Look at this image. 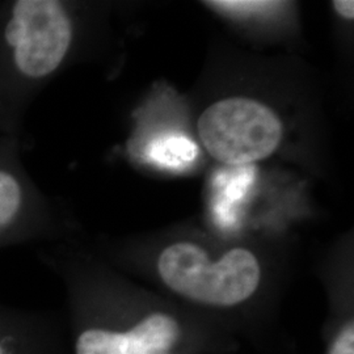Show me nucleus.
<instances>
[{
  "mask_svg": "<svg viewBox=\"0 0 354 354\" xmlns=\"http://www.w3.org/2000/svg\"><path fill=\"white\" fill-rule=\"evenodd\" d=\"M38 257L68 283L73 354H188L190 324L165 310L129 304L99 268L76 264L57 251Z\"/></svg>",
  "mask_w": 354,
  "mask_h": 354,
  "instance_id": "f257e3e1",
  "label": "nucleus"
},
{
  "mask_svg": "<svg viewBox=\"0 0 354 354\" xmlns=\"http://www.w3.org/2000/svg\"><path fill=\"white\" fill-rule=\"evenodd\" d=\"M79 26L61 0H0V134H23L41 89L75 49Z\"/></svg>",
  "mask_w": 354,
  "mask_h": 354,
  "instance_id": "f03ea898",
  "label": "nucleus"
},
{
  "mask_svg": "<svg viewBox=\"0 0 354 354\" xmlns=\"http://www.w3.org/2000/svg\"><path fill=\"white\" fill-rule=\"evenodd\" d=\"M165 286L190 304L230 310L250 301L261 283L263 269L254 253L235 247L218 259L193 241L167 245L158 257Z\"/></svg>",
  "mask_w": 354,
  "mask_h": 354,
  "instance_id": "7ed1b4c3",
  "label": "nucleus"
},
{
  "mask_svg": "<svg viewBox=\"0 0 354 354\" xmlns=\"http://www.w3.org/2000/svg\"><path fill=\"white\" fill-rule=\"evenodd\" d=\"M198 134L207 152L221 163L245 165L277 150L283 127L263 102L228 97L212 104L198 120Z\"/></svg>",
  "mask_w": 354,
  "mask_h": 354,
  "instance_id": "20e7f679",
  "label": "nucleus"
},
{
  "mask_svg": "<svg viewBox=\"0 0 354 354\" xmlns=\"http://www.w3.org/2000/svg\"><path fill=\"white\" fill-rule=\"evenodd\" d=\"M54 206L24 162L23 134H0V251L53 239Z\"/></svg>",
  "mask_w": 354,
  "mask_h": 354,
  "instance_id": "39448f33",
  "label": "nucleus"
},
{
  "mask_svg": "<svg viewBox=\"0 0 354 354\" xmlns=\"http://www.w3.org/2000/svg\"><path fill=\"white\" fill-rule=\"evenodd\" d=\"M0 354H64V335L51 314L0 302Z\"/></svg>",
  "mask_w": 354,
  "mask_h": 354,
  "instance_id": "423d86ee",
  "label": "nucleus"
},
{
  "mask_svg": "<svg viewBox=\"0 0 354 354\" xmlns=\"http://www.w3.org/2000/svg\"><path fill=\"white\" fill-rule=\"evenodd\" d=\"M147 155L158 165L181 167L193 162L197 146L183 136H168L153 140L147 149Z\"/></svg>",
  "mask_w": 354,
  "mask_h": 354,
  "instance_id": "0eeeda50",
  "label": "nucleus"
},
{
  "mask_svg": "<svg viewBox=\"0 0 354 354\" xmlns=\"http://www.w3.org/2000/svg\"><path fill=\"white\" fill-rule=\"evenodd\" d=\"M205 4L212 6L215 10L235 15H256L274 11L282 6L281 1H264V0H221V1H206Z\"/></svg>",
  "mask_w": 354,
  "mask_h": 354,
  "instance_id": "6e6552de",
  "label": "nucleus"
},
{
  "mask_svg": "<svg viewBox=\"0 0 354 354\" xmlns=\"http://www.w3.org/2000/svg\"><path fill=\"white\" fill-rule=\"evenodd\" d=\"M327 354H354V322L352 317L342 322L332 335Z\"/></svg>",
  "mask_w": 354,
  "mask_h": 354,
  "instance_id": "1a4fd4ad",
  "label": "nucleus"
},
{
  "mask_svg": "<svg viewBox=\"0 0 354 354\" xmlns=\"http://www.w3.org/2000/svg\"><path fill=\"white\" fill-rule=\"evenodd\" d=\"M333 10L339 16H342L345 20H353L354 19V1L353 0H335Z\"/></svg>",
  "mask_w": 354,
  "mask_h": 354,
  "instance_id": "9d476101",
  "label": "nucleus"
}]
</instances>
